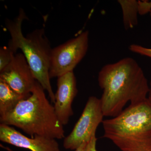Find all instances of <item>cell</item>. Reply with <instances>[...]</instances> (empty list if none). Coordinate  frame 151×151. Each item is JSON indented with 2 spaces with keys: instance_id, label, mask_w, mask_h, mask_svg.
Wrapping results in <instances>:
<instances>
[{
  "instance_id": "cell-17",
  "label": "cell",
  "mask_w": 151,
  "mask_h": 151,
  "mask_svg": "<svg viewBox=\"0 0 151 151\" xmlns=\"http://www.w3.org/2000/svg\"><path fill=\"white\" fill-rule=\"evenodd\" d=\"M149 85H150V89H149V92L148 94L147 99L151 103V81L149 84Z\"/></svg>"
},
{
  "instance_id": "cell-13",
  "label": "cell",
  "mask_w": 151,
  "mask_h": 151,
  "mask_svg": "<svg viewBox=\"0 0 151 151\" xmlns=\"http://www.w3.org/2000/svg\"><path fill=\"white\" fill-rule=\"evenodd\" d=\"M129 49L134 53L151 58V48H147L139 45L132 44L129 47Z\"/></svg>"
},
{
  "instance_id": "cell-16",
  "label": "cell",
  "mask_w": 151,
  "mask_h": 151,
  "mask_svg": "<svg viewBox=\"0 0 151 151\" xmlns=\"http://www.w3.org/2000/svg\"><path fill=\"white\" fill-rule=\"evenodd\" d=\"M87 143L88 142L83 143L78 148L76 149L74 151H85L87 146Z\"/></svg>"
},
{
  "instance_id": "cell-7",
  "label": "cell",
  "mask_w": 151,
  "mask_h": 151,
  "mask_svg": "<svg viewBox=\"0 0 151 151\" xmlns=\"http://www.w3.org/2000/svg\"><path fill=\"white\" fill-rule=\"evenodd\" d=\"M0 79L25 98L31 94L36 83L32 71L22 53H16L10 64L0 72Z\"/></svg>"
},
{
  "instance_id": "cell-14",
  "label": "cell",
  "mask_w": 151,
  "mask_h": 151,
  "mask_svg": "<svg viewBox=\"0 0 151 151\" xmlns=\"http://www.w3.org/2000/svg\"><path fill=\"white\" fill-rule=\"evenodd\" d=\"M139 14L144 15L151 12V1H138Z\"/></svg>"
},
{
  "instance_id": "cell-1",
  "label": "cell",
  "mask_w": 151,
  "mask_h": 151,
  "mask_svg": "<svg viewBox=\"0 0 151 151\" xmlns=\"http://www.w3.org/2000/svg\"><path fill=\"white\" fill-rule=\"evenodd\" d=\"M98 81L103 90L100 100L105 117L118 116L129 102L134 105L147 99V79L142 68L132 58L104 65L99 72Z\"/></svg>"
},
{
  "instance_id": "cell-10",
  "label": "cell",
  "mask_w": 151,
  "mask_h": 151,
  "mask_svg": "<svg viewBox=\"0 0 151 151\" xmlns=\"http://www.w3.org/2000/svg\"><path fill=\"white\" fill-rule=\"evenodd\" d=\"M25 98H26L15 92L8 84L0 79V117L12 110Z\"/></svg>"
},
{
  "instance_id": "cell-12",
  "label": "cell",
  "mask_w": 151,
  "mask_h": 151,
  "mask_svg": "<svg viewBox=\"0 0 151 151\" xmlns=\"http://www.w3.org/2000/svg\"><path fill=\"white\" fill-rule=\"evenodd\" d=\"M14 53L8 46H4L0 49V72L6 68L12 60Z\"/></svg>"
},
{
  "instance_id": "cell-11",
  "label": "cell",
  "mask_w": 151,
  "mask_h": 151,
  "mask_svg": "<svg viewBox=\"0 0 151 151\" xmlns=\"http://www.w3.org/2000/svg\"><path fill=\"white\" fill-rule=\"evenodd\" d=\"M123 13V23L126 29H132L138 24V1L119 0Z\"/></svg>"
},
{
  "instance_id": "cell-5",
  "label": "cell",
  "mask_w": 151,
  "mask_h": 151,
  "mask_svg": "<svg viewBox=\"0 0 151 151\" xmlns=\"http://www.w3.org/2000/svg\"><path fill=\"white\" fill-rule=\"evenodd\" d=\"M89 32L85 31L64 43L52 48L49 65L50 78L72 72L86 55Z\"/></svg>"
},
{
  "instance_id": "cell-3",
  "label": "cell",
  "mask_w": 151,
  "mask_h": 151,
  "mask_svg": "<svg viewBox=\"0 0 151 151\" xmlns=\"http://www.w3.org/2000/svg\"><path fill=\"white\" fill-rule=\"evenodd\" d=\"M102 123L103 137L121 151H151V103L148 99L130 105Z\"/></svg>"
},
{
  "instance_id": "cell-6",
  "label": "cell",
  "mask_w": 151,
  "mask_h": 151,
  "mask_svg": "<svg viewBox=\"0 0 151 151\" xmlns=\"http://www.w3.org/2000/svg\"><path fill=\"white\" fill-rule=\"evenodd\" d=\"M104 117L100 99L89 97L72 132L64 139V148L75 150L83 143L88 142L96 136L97 127L103 123Z\"/></svg>"
},
{
  "instance_id": "cell-4",
  "label": "cell",
  "mask_w": 151,
  "mask_h": 151,
  "mask_svg": "<svg viewBox=\"0 0 151 151\" xmlns=\"http://www.w3.org/2000/svg\"><path fill=\"white\" fill-rule=\"evenodd\" d=\"M26 19L25 13L20 9L15 18L6 19V28L11 37L8 46L14 53L18 50H21L36 80L47 92L51 102L54 103L55 96L49 73L52 48L43 28L35 30L24 36L22 24Z\"/></svg>"
},
{
  "instance_id": "cell-15",
  "label": "cell",
  "mask_w": 151,
  "mask_h": 151,
  "mask_svg": "<svg viewBox=\"0 0 151 151\" xmlns=\"http://www.w3.org/2000/svg\"><path fill=\"white\" fill-rule=\"evenodd\" d=\"M97 139L96 136H94L87 143L85 151H97L96 149V143Z\"/></svg>"
},
{
  "instance_id": "cell-2",
  "label": "cell",
  "mask_w": 151,
  "mask_h": 151,
  "mask_svg": "<svg viewBox=\"0 0 151 151\" xmlns=\"http://www.w3.org/2000/svg\"><path fill=\"white\" fill-rule=\"evenodd\" d=\"M44 91L37 81L28 97L0 117L1 124L16 127L32 137L40 136L55 139L65 137L63 126L58 119L54 106L49 102Z\"/></svg>"
},
{
  "instance_id": "cell-18",
  "label": "cell",
  "mask_w": 151,
  "mask_h": 151,
  "mask_svg": "<svg viewBox=\"0 0 151 151\" xmlns=\"http://www.w3.org/2000/svg\"><path fill=\"white\" fill-rule=\"evenodd\" d=\"M150 17H151V12H150Z\"/></svg>"
},
{
  "instance_id": "cell-8",
  "label": "cell",
  "mask_w": 151,
  "mask_h": 151,
  "mask_svg": "<svg viewBox=\"0 0 151 151\" xmlns=\"http://www.w3.org/2000/svg\"><path fill=\"white\" fill-rule=\"evenodd\" d=\"M77 92L76 78L73 71L58 78L54 108L58 119L63 126L68 124L73 115L72 103Z\"/></svg>"
},
{
  "instance_id": "cell-9",
  "label": "cell",
  "mask_w": 151,
  "mask_h": 151,
  "mask_svg": "<svg viewBox=\"0 0 151 151\" xmlns=\"http://www.w3.org/2000/svg\"><path fill=\"white\" fill-rule=\"evenodd\" d=\"M56 139L40 136L28 137L6 124H0V140L18 147L31 151H60Z\"/></svg>"
}]
</instances>
